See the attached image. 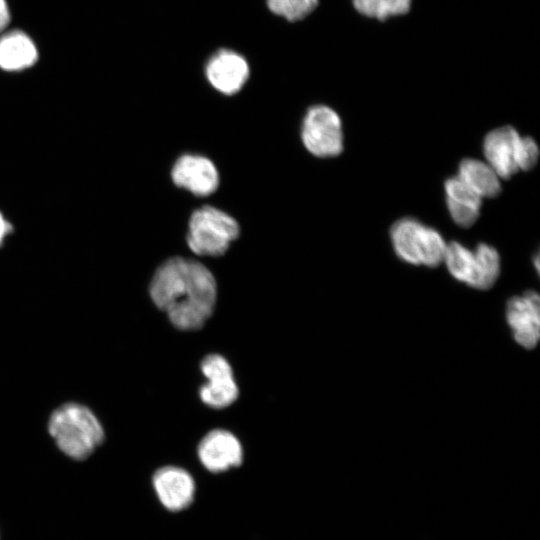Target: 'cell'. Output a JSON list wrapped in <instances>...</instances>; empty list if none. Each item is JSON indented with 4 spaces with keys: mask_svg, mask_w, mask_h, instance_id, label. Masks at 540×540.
Wrapping results in <instances>:
<instances>
[{
    "mask_svg": "<svg viewBox=\"0 0 540 540\" xmlns=\"http://www.w3.org/2000/svg\"><path fill=\"white\" fill-rule=\"evenodd\" d=\"M198 457L210 472L220 473L238 467L243 461L239 440L229 431H210L198 445Z\"/></svg>",
    "mask_w": 540,
    "mask_h": 540,
    "instance_id": "obj_12",
    "label": "cell"
},
{
    "mask_svg": "<svg viewBox=\"0 0 540 540\" xmlns=\"http://www.w3.org/2000/svg\"><path fill=\"white\" fill-rule=\"evenodd\" d=\"M354 8L362 15L377 20L402 15L409 11L411 0H352Z\"/></svg>",
    "mask_w": 540,
    "mask_h": 540,
    "instance_id": "obj_18",
    "label": "cell"
},
{
    "mask_svg": "<svg viewBox=\"0 0 540 540\" xmlns=\"http://www.w3.org/2000/svg\"><path fill=\"white\" fill-rule=\"evenodd\" d=\"M268 9L289 22L307 17L317 6L318 0H266Z\"/></svg>",
    "mask_w": 540,
    "mask_h": 540,
    "instance_id": "obj_19",
    "label": "cell"
},
{
    "mask_svg": "<svg viewBox=\"0 0 540 540\" xmlns=\"http://www.w3.org/2000/svg\"><path fill=\"white\" fill-rule=\"evenodd\" d=\"M444 187L452 219L461 227H470L479 216L482 197L458 175L447 179Z\"/></svg>",
    "mask_w": 540,
    "mask_h": 540,
    "instance_id": "obj_13",
    "label": "cell"
},
{
    "mask_svg": "<svg viewBox=\"0 0 540 540\" xmlns=\"http://www.w3.org/2000/svg\"><path fill=\"white\" fill-rule=\"evenodd\" d=\"M390 236L395 253L407 263L437 267L444 260L446 244L441 234L414 218L395 222Z\"/></svg>",
    "mask_w": 540,
    "mask_h": 540,
    "instance_id": "obj_4",
    "label": "cell"
},
{
    "mask_svg": "<svg viewBox=\"0 0 540 540\" xmlns=\"http://www.w3.org/2000/svg\"><path fill=\"white\" fill-rule=\"evenodd\" d=\"M149 293L180 330H198L213 313L217 285L212 272L193 259L173 257L154 273Z\"/></svg>",
    "mask_w": 540,
    "mask_h": 540,
    "instance_id": "obj_1",
    "label": "cell"
},
{
    "mask_svg": "<svg viewBox=\"0 0 540 540\" xmlns=\"http://www.w3.org/2000/svg\"><path fill=\"white\" fill-rule=\"evenodd\" d=\"M152 486L158 501L169 512H182L195 500V480L187 470L178 466H164L156 470L152 476Z\"/></svg>",
    "mask_w": 540,
    "mask_h": 540,
    "instance_id": "obj_7",
    "label": "cell"
},
{
    "mask_svg": "<svg viewBox=\"0 0 540 540\" xmlns=\"http://www.w3.org/2000/svg\"><path fill=\"white\" fill-rule=\"evenodd\" d=\"M34 41L24 32L15 30L0 37V68L17 72L32 67L38 60Z\"/></svg>",
    "mask_w": 540,
    "mask_h": 540,
    "instance_id": "obj_14",
    "label": "cell"
},
{
    "mask_svg": "<svg viewBox=\"0 0 540 540\" xmlns=\"http://www.w3.org/2000/svg\"><path fill=\"white\" fill-rule=\"evenodd\" d=\"M201 371L208 382L200 388L201 400L212 408H225L238 397V387L228 361L218 354L207 355L201 362Z\"/></svg>",
    "mask_w": 540,
    "mask_h": 540,
    "instance_id": "obj_9",
    "label": "cell"
},
{
    "mask_svg": "<svg viewBox=\"0 0 540 540\" xmlns=\"http://www.w3.org/2000/svg\"><path fill=\"white\" fill-rule=\"evenodd\" d=\"M306 149L321 158L339 155L343 149V133L339 115L326 105H314L306 112L301 128Z\"/></svg>",
    "mask_w": 540,
    "mask_h": 540,
    "instance_id": "obj_5",
    "label": "cell"
},
{
    "mask_svg": "<svg viewBox=\"0 0 540 540\" xmlns=\"http://www.w3.org/2000/svg\"><path fill=\"white\" fill-rule=\"evenodd\" d=\"M11 14L6 0H0V32L10 23Z\"/></svg>",
    "mask_w": 540,
    "mask_h": 540,
    "instance_id": "obj_21",
    "label": "cell"
},
{
    "mask_svg": "<svg viewBox=\"0 0 540 540\" xmlns=\"http://www.w3.org/2000/svg\"><path fill=\"white\" fill-rule=\"evenodd\" d=\"M539 149L533 138L526 136L522 137L521 153L519 168L520 170H530L537 163Z\"/></svg>",
    "mask_w": 540,
    "mask_h": 540,
    "instance_id": "obj_20",
    "label": "cell"
},
{
    "mask_svg": "<svg viewBox=\"0 0 540 540\" xmlns=\"http://www.w3.org/2000/svg\"><path fill=\"white\" fill-rule=\"evenodd\" d=\"M171 176L175 185L197 196L210 195L219 185L216 166L200 155L185 154L179 157L173 165Z\"/></svg>",
    "mask_w": 540,
    "mask_h": 540,
    "instance_id": "obj_11",
    "label": "cell"
},
{
    "mask_svg": "<svg viewBox=\"0 0 540 540\" xmlns=\"http://www.w3.org/2000/svg\"><path fill=\"white\" fill-rule=\"evenodd\" d=\"M240 233L238 222L213 206L196 209L190 216L187 244L196 255H223Z\"/></svg>",
    "mask_w": 540,
    "mask_h": 540,
    "instance_id": "obj_3",
    "label": "cell"
},
{
    "mask_svg": "<svg viewBox=\"0 0 540 540\" xmlns=\"http://www.w3.org/2000/svg\"><path fill=\"white\" fill-rule=\"evenodd\" d=\"M205 76L210 85L224 95H234L247 82L249 63L240 53L222 48L214 52L205 64Z\"/></svg>",
    "mask_w": 540,
    "mask_h": 540,
    "instance_id": "obj_8",
    "label": "cell"
},
{
    "mask_svg": "<svg viewBox=\"0 0 540 540\" xmlns=\"http://www.w3.org/2000/svg\"><path fill=\"white\" fill-rule=\"evenodd\" d=\"M505 318L515 342L524 349L535 348L540 339V297L528 290L510 298Z\"/></svg>",
    "mask_w": 540,
    "mask_h": 540,
    "instance_id": "obj_6",
    "label": "cell"
},
{
    "mask_svg": "<svg viewBox=\"0 0 540 540\" xmlns=\"http://www.w3.org/2000/svg\"><path fill=\"white\" fill-rule=\"evenodd\" d=\"M449 273L458 281L471 287L474 269V252L461 243L452 241L446 245L444 260Z\"/></svg>",
    "mask_w": 540,
    "mask_h": 540,
    "instance_id": "obj_17",
    "label": "cell"
},
{
    "mask_svg": "<svg viewBox=\"0 0 540 540\" xmlns=\"http://www.w3.org/2000/svg\"><path fill=\"white\" fill-rule=\"evenodd\" d=\"M475 269L471 288L490 289L500 274V256L495 248L480 243L474 251Z\"/></svg>",
    "mask_w": 540,
    "mask_h": 540,
    "instance_id": "obj_16",
    "label": "cell"
},
{
    "mask_svg": "<svg viewBox=\"0 0 540 540\" xmlns=\"http://www.w3.org/2000/svg\"><path fill=\"white\" fill-rule=\"evenodd\" d=\"M458 176L481 197L492 198L501 191L499 176L485 162L467 158L459 165Z\"/></svg>",
    "mask_w": 540,
    "mask_h": 540,
    "instance_id": "obj_15",
    "label": "cell"
},
{
    "mask_svg": "<svg viewBox=\"0 0 540 540\" xmlns=\"http://www.w3.org/2000/svg\"><path fill=\"white\" fill-rule=\"evenodd\" d=\"M48 430L67 456L83 460L103 442L104 430L93 412L77 403H67L50 416Z\"/></svg>",
    "mask_w": 540,
    "mask_h": 540,
    "instance_id": "obj_2",
    "label": "cell"
},
{
    "mask_svg": "<svg viewBox=\"0 0 540 540\" xmlns=\"http://www.w3.org/2000/svg\"><path fill=\"white\" fill-rule=\"evenodd\" d=\"M522 137L511 126L489 132L483 143L488 164L500 178L508 179L520 170Z\"/></svg>",
    "mask_w": 540,
    "mask_h": 540,
    "instance_id": "obj_10",
    "label": "cell"
},
{
    "mask_svg": "<svg viewBox=\"0 0 540 540\" xmlns=\"http://www.w3.org/2000/svg\"><path fill=\"white\" fill-rule=\"evenodd\" d=\"M12 225L5 219L0 212V246L3 244L5 237L11 233Z\"/></svg>",
    "mask_w": 540,
    "mask_h": 540,
    "instance_id": "obj_22",
    "label": "cell"
}]
</instances>
